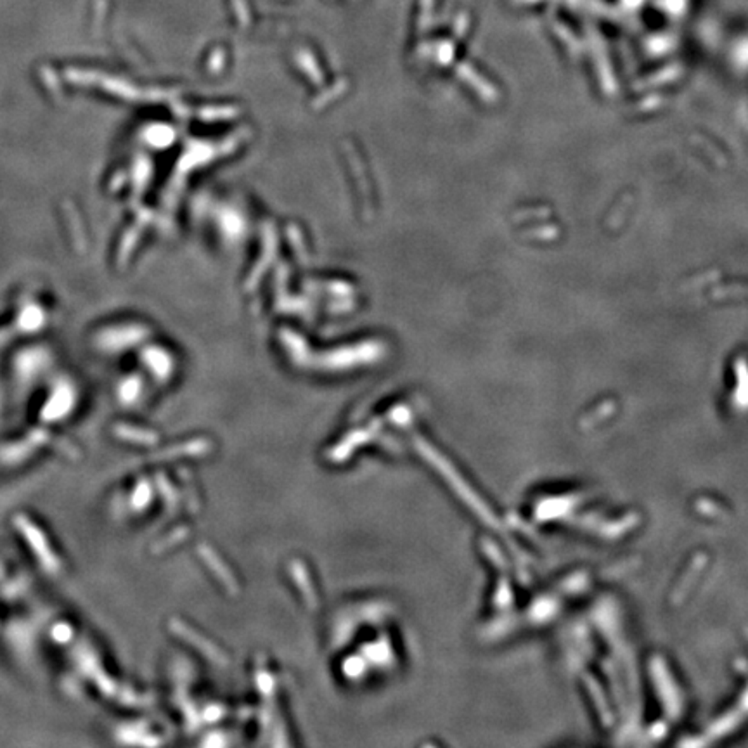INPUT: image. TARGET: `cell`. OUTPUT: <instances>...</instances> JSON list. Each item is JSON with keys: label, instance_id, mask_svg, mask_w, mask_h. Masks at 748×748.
<instances>
[{"label": "cell", "instance_id": "6da1fadb", "mask_svg": "<svg viewBox=\"0 0 748 748\" xmlns=\"http://www.w3.org/2000/svg\"><path fill=\"white\" fill-rule=\"evenodd\" d=\"M13 529L23 539V544L30 551L31 558L49 577H59L65 572V560L54 547L49 534L25 513H16L13 517Z\"/></svg>", "mask_w": 748, "mask_h": 748}, {"label": "cell", "instance_id": "7a4b0ae2", "mask_svg": "<svg viewBox=\"0 0 748 748\" xmlns=\"http://www.w3.org/2000/svg\"><path fill=\"white\" fill-rule=\"evenodd\" d=\"M75 407V395L70 383H59L47 397L40 409V419L45 424H57L66 421Z\"/></svg>", "mask_w": 748, "mask_h": 748}]
</instances>
